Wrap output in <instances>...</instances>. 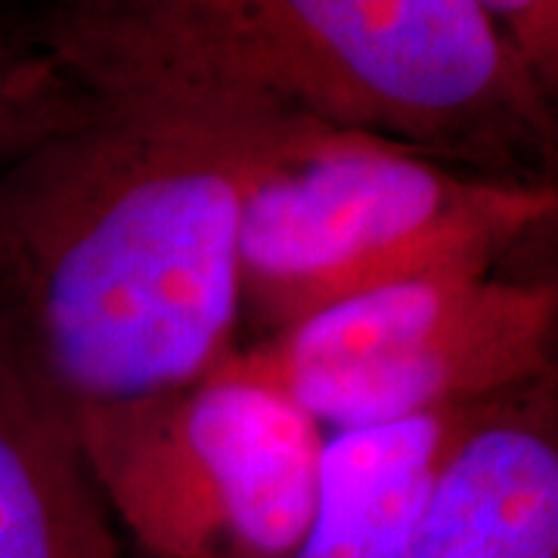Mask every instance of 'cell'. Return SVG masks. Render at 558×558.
Here are the masks:
<instances>
[{"label":"cell","mask_w":558,"mask_h":558,"mask_svg":"<svg viewBox=\"0 0 558 558\" xmlns=\"http://www.w3.org/2000/svg\"><path fill=\"white\" fill-rule=\"evenodd\" d=\"M153 60L472 171L543 178L553 100L475 0H62Z\"/></svg>","instance_id":"obj_2"},{"label":"cell","mask_w":558,"mask_h":558,"mask_svg":"<svg viewBox=\"0 0 558 558\" xmlns=\"http://www.w3.org/2000/svg\"><path fill=\"white\" fill-rule=\"evenodd\" d=\"M0 143V351L72 413L205 379L240 326L242 199L311 119L153 60L53 0Z\"/></svg>","instance_id":"obj_1"},{"label":"cell","mask_w":558,"mask_h":558,"mask_svg":"<svg viewBox=\"0 0 558 558\" xmlns=\"http://www.w3.org/2000/svg\"><path fill=\"white\" fill-rule=\"evenodd\" d=\"M556 279H407L317 311L236 360L319 428L506 398L556 376Z\"/></svg>","instance_id":"obj_5"},{"label":"cell","mask_w":558,"mask_h":558,"mask_svg":"<svg viewBox=\"0 0 558 558\" xmlns=\"http://www.w3.org/2000/svg\"><path fill=\"white\" fill-rule=\"evenodd\" d=\"M487 403L329 432L292 558H403L444 462Z\"/></svg>","instance_id":"obj_7"},{"label":"cell","mask_w":558,"mask_h":558,"mask_svg":"<svg viewBox=\"0 0 558 558\" xmlns=\"http://www.w3.org/2000/svg\"><path fill=\"white\" fill-rule=\"evenodd\" d=\"M556 211L553 180L484 174L311 121L242 199L240 319L267 339L381 286L494 274Z\"/></svg>","instance_id":"obj_3"},{"label":"cell","mask_w":558,"mask_h":558,"mask_svg":"<svg viewBox=\"0 0 558 558\" xmlns=\"http://www.w3.org/2000/svg\"><path fill=\"white\" fill-rule=\"evenodd\" d=\"M403 558H558L556 376L462 432Z\"/></svg>","instance_id":"obj_6"},{"label":"cell","mask_w":558,"mask_h":558,"mask_svg":"<svg viewBox=\"0 0 558 558\" xmlns=\"http://www.w3.org/2000/svg\"><path fill=\"white\" fill-rule=\"evenodd\" d=\"M502 40L512 47L531 78L556 100L558 87V0H475Z\"/></svg>","instance_id":"obj_9"},{"label":"cell","mask_w":558,"mask_h":558,"mask_svg":"<svg viewBox=\"0 0 558 558\" xmlns=\"http://www.w3.org/2000/svg\"><path fill=\"white\" fill-rule=\"evenodd\" d=\"M81 450L146 558H292L326 432L236 351L153 398L78 410Z\"/></svg>","instance_id":"obj_4"},{"label":"cell","mask_w":558,"mask_h":558,"mask_svg":"<svg viewBox=\"0 0 558 558\" xmlns=\"http://www.w3.org/2000/svg\"><path fill=\"white\" fill-rule=\"evenodd\" d=\"M0 558H128L75 416L0 351Z\"/></svg>","instance_id":"obj_8"},{"label":"cell","mask_w":558,"mask_h":558,"mask_svg":"<svg viewBox=\"0 0 558 558\" xmlns=\"http://www.w3.org/2000/svg\"><path fill=\"white\" fill-rule=\"evenodd\" d=\"M40 75V50L28 28L0 32V140L7 137L32 100Z\"/></svg>","instance_id":"obj_10"}]
</instances>
